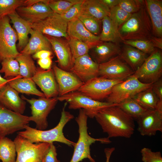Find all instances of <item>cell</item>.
<instances>
[{
	"mask_svg": "<svg viewBox=\"0 0 162 162\" xmlns=\"http://www.w3.org/2000/svg\"><path fill=\"white\" fill-rule=\"evenodd\" d=\"M94 118L109 138H129L134 133V119L117 105L102 109Z\"/></svg>",
	"mask_w": 162,
	"mask_h": 162,
	"instance_id": "6da1fadb",
	"label": "cell"
},
{
	"mask_svg": "<svg viewBox=\"0 0 162 162\" xmlns=\"http://www.w3.org/2000/svg\"><path fill=\"white\" fill-rule=\"evenodd\" d=\"M66 103L61 112V117L57 125L48 130H42L26 125L25 130L17 133L18 135L27 140L32 143L46 142L49 143L57 142L64 143L70 146L74 147L76 143L66 138L64 135L63 129L66 124L73 119L74 116L65 110Z\"/></svg>",
	"mask_w": 162,
	"mask_h": 162,
	"instance_id": "7a4b0ae2",
	"label": "cell"
},
{
	"mask_svg": "<svg viewBox=\"0 0 162 162\" xmlns=\"http://www.w3.org/2000/svg\"><path fill=\"white\" fill-rule=\"evenodd\" d=\"M118 29L122 41L150 39L153 36L152 25L145 2L140 10L132 14Z\"/></svg>",
	"mask_w": 162,
	"mask_h": 162,
	"instance_id": "3957f363",
	"label": "cell"
},
{
	"mask_svg": "<svg viewBox=\"0 0 162 162\" xmlns=\"http://www.w3.org/2000/svg\"><path fill=\"white\" fill-rule=\"evenodd\" d=\"M88 118L85 110L80 109L75 119L78 126L79 137L74 146L73 154L70 162H79L85 158L88 159L91 162H95L91 155L90 146L96 141L104 144L111 142L107 137L94 138L89 135L87 132Z\"/></svg>",
	"mask_w": 162,
	"mask_h": 162,
	"instance_id": "277c9868",
	"label": "cell"
},
{
	"mask_svg": "<svg viewBox=\"0 0 162 162\" xmlns=\"http://www.w3.org/2000/svg\"><path fill=\"white\" fill-rule=\"evenodd\" d=\"M58 100L65 101L68 103L70 109H82L88 116L93 118L101 110L116 106L117 104L96 100L85 95L78 91L56 97Z\"/></svg>",
	"mask_w": 162,
	"mask_h": 162,
	"instance_id": "5b68a950",
	"label": "cell"
},
{
	"mask_svg": "<svg viewBox=\"0 0 162 162\" xmlns=\"http://www.w3.org/2000/svg\"><path fill=\"white\" fill-rule=\"evenodd\" d=\"M14 141L17 154L16 162H42L50 144L32 143L18 135Z\"/></svg>",
	"mask_w": 162,
	"mask_h": 162,
	"instance_id": "8992f818",
	"label": "cell"
},
{
	"mask_svg": "<svg viewBox=\"0 0 162 162\" xmlns=\"http://www.w3.org/2000/svg\"><path fill=\"white\" fill-rule=\"evenodd\" d=\"M152 84L143 83L136 78L130 76L112 87L110 94L106 99V102L118 104L151 87Z\"/></svg>",
	"mask_w": 162,
	"mask_h": 162,
	"instance_id": "52a82bcc",
	"label": "cell"
},
{
	"mask_svg": "<svg viewBox=\"0 0 162 162\" xmlns=\"http://www.w3.org/2000/svg\"><path fill=\"white\" fill-rule=\"evenodd\" d=\"M162 74V52L159 49H155L131 76L143 83H150L159 80Z\"/></svg>",
	"mask_w": 162,
	"mask_h": 162,
	"instance_id": "ba28073f",
	"label": "cell"
},
{
	"mask_svg": "<svg viewBox=\"0 0 162 162\" xmlns=\"http://www.w3.org/2000/svg\"><path fill=\"white\" fill-rule=\"evenodd\" d=\"M21 98L31 105L32 116H28L29 121L35 123L36 128L37 129L44 130L46 129L48 126L47 117L57 103L56 97L49 98L40 97L38 99H29L22 95Z\"/></svg>",
	"mask_w": 162,
	"mask_h": 162,
	"instance_id": "9c48e42d",
	"label": "cell"
},
{
	"mask_svg": "<svg viewBox=\"0 0 162 162\" xmlns=\"http://www.w3.org/2000/svg\"><path fill=\"white\" fill-rule=\"evenodd\" d=\"M8 16L0 19V62L8 58H15L20 53L17 49L16 32L11 26Z\"/></svg>",
	"mask_w": 162,
	"mask_h": 162,
	"instance_id": "30bf717a",
	"label": "cell"
},
{
	"mask_svg": "<svg viewBox=\"0 0 162 162\" xmlns=\"http://www.w3.org/2000/svg\"><path fill=\"white\" fill-rule=\"evenodd\" d=\"M123 81L98 76L84 83L78 91L92 99L100 101L108 98L115 85Z\"/></svg>",
	"mask_w": 162,
	"mask_h": 162,
	"instance_id": "8fae6325",
	"label": "cell"
},
{
	"mask_svg": "<svg viewBox=\"0 0 162 162\" xmlns=\"http://www.w3.org/2000/svg\"><path fill=\"white\" fill-rule=\"evenodd\" d=\"M29 122L28 116L10 110L0 104V138L25 129Z\"/></svg>",
	"mask_w": 162,
	"mask_h": 162,
	"instance_id": "7c38bea8",
	"label": "cell"
},
{
	"mask_svg": "<svg viewBox=\"0 0 162 162\" xmlns=\"http://www.w3.org/2000/svg\"><path fill=\"white\" fill-rule=\"evenodd\" d=\"M68 26V22L61 15L55 13L44 20L30 24L32 29L38 30L44 35L67 39L69 37L67 33Z\"/></svg>",
	"mask_w": 162,
	"mask_h": 162,
	"instance_id": "4fadbf2b",
	"label": "cell"
},
{
	"mask_svg": "<svg viewBox=\"0 0 162 162\" xmlns=\"http://www.w3.org/2000/svg\"><path fill=\"white\" fill-rule=\"evenodd\" d=\"M134 72L118 55L99 64L98 76L109 79L124 80L132 75Z\"/></svg>",
	"mask_w": 162,
	"mask_h": 162,
	"instance_id": "5bb4252c",
	"label": "cell"
},
{
	"mask_svg": "<svg viewBox=\"0 0 162 162\" xmlns=\"http://www.w3.org/2000/svg\"><path fill=\"white\" fill-rule=\"evenodd\" d=\"M44 35L50 42L52 51L56 55L58 67L63 70L70 71L74 64L75 59L68 40L63 38Z\"/></svg>",
	"mask_w": 162,
	"mask_h": 162,
	"instance_id": "9a60e30c",
	"label": "cell"
},
{
	"mask_svg": "<svg viewBox=\"0 0 162 162\" xmlns=\"http://www.w3.org/2000/svg\"><path fill=\"white\" fill-rule=\"evenodd\" d=\"M136 120L137 130L142 136H150L162 132V110H148Z\"/></svg>",
	"mask_w": 162,
	"mask_h": 162,
	"instance_id": "2e32d148",
	"label": "cell"
},
{
	"mask_svg": "<svg viewBox=\"0 0 162 162\" xmlns=\"http://www.w3.org/2000/svg\"><path fill=\"white\" fill-rule=\"evenodd\" d=\"M49 0H40L38 3L28 6H20L16 10L17 14L31 24L44 19L53 12L48 4Z\"/></svg>",
	"mask_w": 162,
	"mask_h": 162,
	"instance_id": "e0dca14e",
	"label": "cell"
},
{
	"mask_svg": "<svg viewBox=\"0 0 162 162\" xmlns=\"http://www.w3.org/2000/svg\"><path fill=\"white\" fill-rule=\"evenodd\" d=\"M99 64L94 61L88 54L76 58L70 71L85 83L98 76Z\"/></svg>",
	"mask_w": 162,
	"mask_h": 162,
	"instance_id": "ac0fdd59",
	"label": "cell"
},
{
	"mask_svg": "<svg viewBox=\"0 0 162 162\" xmlns=\"http://www.w3.org/2000/svg\"><path fill=\"white\" fill-rule=\"evenodd\" d=\"M32 79L40 88L46 98L58 97V88L52 68L45 70L37 68Z\"/></svg>",
	"mask_w": 162,
	"mask_h": 162,
	"instance_id": "d6986e66",
	"label": "cell"
},
{
	"mask_svg": "<svg viewBox=\"0 0 162 162\" xmlns=\"http://www.w3.org/2000/svg\"><path fill=\"white\" fill-rule=\"evenodd\" d=\"M52 69L58 88V96L78 91L84 83L72 73L63 70L55 64Z\"/></svg>",
	"mask_w": 162,
	"mask_h": 162,
	"instance_id": "ffe728a7",
	"label": "cell"
},
{
	"mask_svg": "<svg viewBox=\"0 0 162 162\" xmlns=\"http://www.w3.org/2000/svg\"><path fill=\"white\" fill-rule=\"evenodd\" d=\"M19 93L7 83L0 90V104L10 110L23 115L26 102L20 97Z\"/></svg>",
	"mask_w": 162,
	"mask_h": 162,
	"instance_id": "44dd1931",
	"label": "cell"
},
{
	"mask_svg": "<svg viewBox=\"0 0 162 162\" xmlns=\"http://www.w3.org/2000/svg\"><path fill=\"white\" fill-rule=\"evenodd\" d=\"M67 33L69 37L87 44L91 49L102 41L99 36L95 35L89 32L77 17L68 22Z\"/></svg>",
	"mask_w": 162,
	"mask_h": 162,
	"instance_id": "7402d4cb",
	"label": "cell"
},
{
	"mask_svg": "<svg viewBox=\"0 0 162 162\" xmlns=\"http://www.w3.org/2000/svg\"><path fill=\"white\" fill-rule=\"evenodd\" d=\"M91 49L95 62L100 64L119 55L121 48L119 44L101 41Z\"/></svg>",
	"mask_w": 162,
	"mask_h": 162,
	"instance_id": "603a6c76",
	"label": "cell"
},
{
	"mask_svg": "<svg viewBox=\"0 0 162 162\" xmlns=\"http://www.w3.org/2000/svg\"><path fill=\"white\" fill-rule=\"evenodd\" d=\"M144 2L152 23V35L162 38V0Z\"/></svg>",
	"mask_w": 162,
	"mask_h": 162,
	"instance_id": "cb8c5ba5",
	"label": "cell"
},
{
	"mask_svg": "<svg viewBox=\"0 0 162 162\" xmlns=\"http://www.w3.org/2000/svg\"><path fill=\"white\" fill-rule=\"evenodd\" d=\"M30 38L27 45L20 52L22 54L31 55L41 50L52 52L51 45L47 38L40 31L32 29Z\"/></svg>",
	"mask_w": 162,
	"mask_h": 162,
	"instance_id": "d4e9b609",
	"label": "cell"
},
{
	"mask_svg": "<svg viewBox=\"0 0 162 162\" xmlns=\"http://www.w3.org/2000/svg\"><path fill=\"white\" fill-rule=\"evenodd\" d=\"M8 16L16 29L18 40V48L21 51L28 42V35L32 29L30 23L21 17L16 11Z\"/></svg>",
	"mask_w": 162,
	"mask_h": 162,
	"instance_id": "484cf974",
	"label": "cell"
},
{
	"mask_svg": "<svg viewBox=\"0 0 162 162\" xmlns=\"http://www.w3.org/2000/svg\"><path fill=\"white\" fill-rule=\"evenodd\" d=\"M119 56L134 72L141 65L146 58V54L125 44L121 48Z\"/></svg>",
	"mask_w": 162,
	"mask_h": 162,
	"instance_id": "4316f807",
	"label": "cell"
},
{
	"mask_svg": "<svg viewBox=\"0 0 162 162\" xmlns=\"http://www.w3.org/2000/svg\"><path fill=\"white\" fill-rule=\"evenodd\" d=\"M110 11V9L100 0H84L80 14L92 16L100 21L109 16Z\"/></svg>",
	"mask_w": 162,
	"mask_h": 162,
	"instance_id": "83f0119b",
	"label": "cell"
},
{
	"mask_svg": "<svg viewBox=\"0 0 162 162\" xmlns=\"http://www.w3.org/2000/svg\"><path fill=\"white\" fill-rule=\"evenodd\" d=\"M8 83L19 93L45 97L44 94L37 88L32 78H24L20 76L11 78Z\"/></svg>",
	"mask_w": 162,
	"mask_h": 162,
	"instance_id": "f1b7e54d",
	"label": "cell"
},
{
	"mask_svg": "<svg viewBox=\"0 0 162 162\" xmlns=\"http://www.w3.org/2000/svg\"><path fill=\"white\" fill-rule=\"evenodd\" d=\"M132 98L147 110H162V101L154 93L152 86L140 92Z\"/></svg>",
	"mask_w": 162,
	"mask_h": 162,
	"instance_id": "f546056e",
	"label": "cell"
},
{
	"mask_svg": "<svg viewBox=\"0 0 162 162\" xmlns=\"http://www.w3.org/2000/svg\"><path fill=\"white\" fill-rule=\"evenodd\" d=\"M102 30L99 35L102 41L110 42L119 44L122 42L118 31V27L108 16L104 18L101 20Z\"/></svg>",
	"mask_w": 162,
	"mask_h": 162,
	"instance_id": "4dcf8cb0",
	"label": "cell"
},
{
	"mask_svg": "<svg viewBox=\"0 0 162 162\" xmlns=\"http://www.w3.org/2000/svg\"><path fill=\"white\" fill-rule=\"evenodd\" d=\"M15 59L19 64L20 76L24 78H32L37 68L31 55L20 53Z\"/></svg>",
	"mask_w": 162,
	"mask_h": 162,
	"instance_id": "1f68e13d",
	"label": "cell"
},
{
	"mask_svg": "<svg viewBox=\"0 0 162 162\" xmlns=\"http://www.w3.org/2000/svg\"><path fill=\"white\" fill-rule=\"evenodd\" d=\"M16 153L14 141L6 136L0 138V160L2 162H16Z\"/></svg>",
	"mask_w": 162,
	"mask_h": 162,
	"instance_id": "d6a6232c",
	"label": "cell"
},
{
	"mask_svg": "<svg viewBox=\"0 0 162 162\" xmlns=\"http://www.w3.org/2000/svg\"><path fill=\"white\" fill-rule=\"evenodd\" d=\"M117 106L131 117L137 120L148 110L132 98H128L117 104Z\"/></svg>",
	"mask_w": 162,
	"mask_h": 162,
	"instance_id": "836d02e7",
	"label": "cell"
},
{
	"mask_svg": "<svg viewBox=\"0 0 162 162\" xmlns=\"http://www.w3.org/2000/svg\"><path fill=\"white\" fill-rule=\"evenodd\" d=\"M1 64L0 73H4V78L10 79L20 76L19 64L15 58L4 59Z\"/></svg>",
	"mask_w": 162,
	"mask_h": 162,
	"instance_id": "e575fe53",
	"label": "cell"
},
{
	"mask_svg": "<svg viewBox=\"0 0 162 162\" xmlns=\"http://www.w3.org/2000/svg\"><path fill=\"white\" fill-rule=\"evenodd\" d=\"M67 40L75 59L88 54L89 50L91 49L90 47L87 44L79 40L70 37Z\"/></svg>",
	"mask_w": 162,
	"mask_h": 162,
	"instance_id": "d590c367",
	"label": "cell"
},
{
	"mask_svg": "<svg viewBox=\"0 0 162 162\" xmlns=\"http://www.w3.org/2000/svg\"><path fill=\"white\" fill-rule=\"evenodd\" d=\"M25 0H0V19L16 12L24 5Z\"/></svg>",
	"mask_w": 162,
	"mask_h": 162,
	"instance_id": "8d00e7d4",
	"label": "cell"
},
{
	"mask_svg": "<svg viewBox=\"0 0 162 162\" xmlns=\"http://www.w3.org/2000/svg\"><path fill=\"white\" fill-rule=\"evenodd\" d=\"M81 0H49L48 4L55 13L62 15L67 11L74 4Z\"/></svg>",
	"mask_w": 162,
	"mask_h": 162,
	"instance_id": "74e56055",
	"label": "cell"
},
{
	"mask_svg": "<svg viewBox=\"0 0 162 162\" xmlns=\"http://www.w3.org/2000/svg\"><path fill=\"white\" fill-rule=\"evenodd\" d=\"M131 14L126 12L117 5L110 9L108 16L118 27L127 21Z\"/></svg>",
	"mask_w": 162,
	"mask_h": 162,
	"instance_id": "f35d334b",
	"label": "cell"
},
{
	"mask_svg": "<svg viewBox=\"0 0 162 162\" xmlns=\"http://www.w3.org/2000/svg\"><path fill=\"white\" fill-rule=\"evenodd\" d=\"M122 42L124 44L133 47L146 54H151L155 49L150 39L124 40Z\"/></svg>",
	"mask_w": 162,
	"mask_h": 162,
	"instance_id": "ab89813d",
	"label": "cell"
},
{
	"mask_svg": "<svg viewBox=\"0 0 162 162\" xmlns=\"http://www.w3.org/2000/svg\"><path fill=\"white\" fill-rule=\"evenodd\" d=\"M77 18L89 32L95 35L99 36L100 32V20L92 16L81 14Z\"/></svg>",
	"mask_w": 162,
	"mask_h": 162,
	"instance_id": "60d3db41",
	"label": "cell"
},
{
	"mask_svg": "<svg viewBox=\"0 0 162 162\" xmlns=\"http://www.w3.org/2000/svg\"><path fill=\"white\" fill-rule=\"evenodd\" d=\"M144 2L142 0H119L118 5L130 14L138 12Z\"/></svg>",
	"mask_w": 162,
	"mask_h": 162,
	"instance_id": "b9f144b4",
	"label": "cell"
},
{
	"mask_svg": "<svg viewBox=\"0 0 162 162\" xmlns=\"http://www.w3.org/2000/svg\"><path fill=\"white\" fill-rule=\"evenodd\" d=\"M143 162H162L160 151L153 152L151 149L144 147L140 151Z\"/></svg>",
	"mask_w": 162,
	"mask_h": 162,
	"instance_id": "7bdbcfd3",
	"label": "cell"
},
{
	"mask_svg": "<svg viewBox=\"0 0 162 162\" xmlns=\"http://www.w3.org/2000/svg\"><path fill=\"white\" fill-rule=\"evenodd\" d=\"M84 0L73 5L67 11L61 15L68 22L77 17L80 14Z\"/></svg>",
	"mask_w": 162,
	"mask_h": 162,
	"instance_id": "ee69618b",
	"label": "cell"
},
{
	"mask_svg": "<svg viewBox=\"0 0 162 162\" xmlns=\"http://www.w3.org/2000/svg\"><path fill=\"white\" fill-rule=\"evenodd\" d=\"M57 154L55 146L53 143H50L44 156L42 162H60L57 158Z\"/></svg>",
	"mask_w": 162,
	"mask_h": 162,
	"instance_id": "f6af8a7d",
	"label": "cell"
},
{
	"mask_svg": "<svg viewBox=\"0 0 162 162\" xmlns=\"http://www.w3.org/2000/svg\"><path fill=\"white\" fill-rule=\"evenodd\" d=\"M152 90L159 100L162 101V80L160 78L157 81L153 83Z\"/></svg>",
	"mask_w": 162,
	"mask_h": 162,
	"instance_id": "bcb514c9",
	"label": "cell"
},
{
	"mask_svg": "<svg viewBox=\"0 0 162 162\" xmlns=\"http://www.w3.org/2000/svg\"><path fill=\"white\" fill-rule=\"evenodd\" d=\"M38 64L41 69L47 70L51 68L52 64V57L39 59L38 61Z\"/></svg>",
	"mask_w": 162,
	"mask_h": 162,
	"instance_id": "7dc6e473",
	"label": "cell"
},
{
	"mask_svg": "<svg viewBox=\"0 0 162 162\" xmlns=\"http://www.w3.org/2000/svg\"><path fill=\"white\" fill-rule=\"evenodd\" d=\"M52 52L47 50H41L33 55V58L35 59H40L52 57Z\"/></svg>",
	"mask_w": 162,
	"mask_h": 162,
	"instance_id": "c3c4849f",
	"label": "cell"
},
{
	"mask_svg": "<svg viewBox=\"0 0 162 162\" xmlns=\"http://www.w3.org/2000/svg\"><path fill=\"white\" fill-rule=\"evenodd\" d=\"M154 47L160 50L162 49V38H158L152 36L150 39Z\"/></svg>",
	"mask_w": 162,
	"mask_h": 162,
	"instance_id": "681fc988",
	"label": "cell"
},
{
	"mask_svg": "<svg viewBox=\"0 0 162 162\" xmlns=\"http://www.w3.org/2000/svg\"><path fill=\"white\" fill-rule=\"evenodd\" d=\"M110 9L118 5L119 0H100Z\"/></svg>",
	"mask_w": 162,
	"mask_h": 162,
	"instance_id": "f907efd6",
	"label": "cell"
},
{
	"mask_svg": "<svg viewBox=\"0 0 162 162\" xmlns=\"http://www.w3.org/2000/svg\"><path fill=\"white\" fill-rule=\"evenodd\" d=\"M115 150L114 147L107 148L104 149V152L106 158V162H109L111 156Z\"/></svg>",
	"mask_w": 162,
	"mask_h": 162,
	"instance_id": "816d5d0a",
	"label": "cell"
},
{
	"mask_svg": "<svg viewBox=\"0 0 162 162\" xmlns=\"http://www.w3.org/2000/svg\"><path fill=\"white\" fill-rule=\"evenodd\" d=\"M11 79H6L2 77L0 74V90L11 80Z\"/></svg>",
	"mask_w": 162,
	"mask_h": 162,
	"instance_id": "f5cc1de1",
	"label": "cell"
},
{
	"mask_svg": "<svg viewBox=\"0 0 162 162\" xmlns=\"http://www.w3.org/2000/svg\"></svg>",
	"mask_w": 162,
	"mask_h": 162,
	"instance_id": "db71d44e",
	"label": "cell"
},
{
	"mask_svg": "<svg viewBox=\"0 0 162 162\" xmlns=\"http://www.w3.org/2000/svg\"></svg>",
	"mask_w": 162,
	"mask_h": 162,
	"instance_id": "11a10c76",
	"label": "cell"
}]
</instances>
